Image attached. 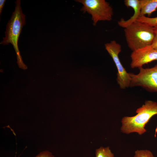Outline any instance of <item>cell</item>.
Returning <instances> with one entry per match:
<instances>
[{
  "instance_id": "5b68a950",
  "label": "cell",
  "mask_w": 157,
  "mask_h": 157,
  "mask_svg": "<svg viewBox=\"0 0 157 157\" xmlns=\"http://www.w3.org/2000/svg\"><path fill=\"white\" fill-rule=\"evenodd\" d=\"M137 74L129 73L130 87L139 86L151 92H157V65L150 68H138Z\"/></svg>"
},
{
  "instance_id": "52a82bcc",
  "label": "cell",
  "mask_w": 157,
  "mask_h": 157,
  "mask_svg": "<svg viewBox=\"0 0 157 157\" xmlns=\"http://www.w3.org/2000/svg\"><path fill=\"white\" fill-rule=\"evenodd\" d=\"M130 56L131 67L139 68L153 61H157V50L151 45L147 46L132 51Z\"/></svg>"
},
{
  "instance_id": "8fae6325",
  "label": "cell",
  "mask_w": 157,
  "mask_h": 157,
  "mask_svg": "<svg viewBox=\"0 0 157 157\" xmlns=\"http://www.w3.org/2000/svg\"><path fill=\"white\" fill-rule=\"evenodd\" d=\"M137 21L148 24L152 26L157 25V17H149L145 16L139 17Z\"/></svg>"
},
{
  "instance_id": "8992f818",
  "label": "cell",
  "mask_w": 157,
  "mask_h": 157,
  "mask_svg": "<svg viewBox=\"0 0 157 157\" xmlns=\"http://www.w3.org/2000/svg\"><path fill=\"white\" fill-rule=\"evenodd\" d=\"M106 50L112 58L117 70V81L121 89H125L130 86L131 78L122 65L119 54L121 51V46L115 41H111L105 44Z\"/></svg>"
},
{
  "instance_id": "7a4b0ae2",
  "label": "cell",
  "mask_w": 157,
  "mask_h": 157,
  "mask_svg": "<svg viewBox=\"0 0 157 157\" xmlns=\"http://www.w3.org/2000/svg\"><path fill=\"white\" fill-rule=\"evenodd\" d=\"M136 112L137 114L135 116H125L122 118L121 132L126 134L136 133L140 135L146 132L145 125L153 116L157 115V103L146 101Z\"/></svg>"
},
{
  "instance_id": "7c38bea8",
  "label": "cell",
  "mask_w": 157,
  "mask_h": 157,
  "mask_svg": "<svg viewBox=\"0 0 157 157\" xmlns=\"http://www.w3.org/2000/svg\"><path fill=\"white\" fill-rule=\"evenodd\" d=\"M134 157H154L152 153L148 150H137L135 152Z\"/></svg>"
},
{
  "instance_id": "30bf717a",
  "label": "cell",
  "mask_w": 157,
  "mask_h": 157,
  "mask_svg": "<svg viewBox=\"0 0 157 157\" xmlns=\"http://www.w3.org/2000/svg\"><path fill=\"white\" fill-rule=\"evenodd\" d=\"M96 157H114L109 147H101L95 151Z\"/></svg>"
},
{
  "instance_id": "277c9868",
  "label": "cell",
  "mask_w": 157,
  "mask_h": 157,
  "mask_svg": "<svg viewBox=\"0 0 157 157\" xmlns=\"http://www.w3.org/2000/svg\"><path fill=\"white\" fill-rule=\"evenodd\" d=\"M76 1L83 6L81 10L88 12L92 16L93 25L95 26L99 21L112 20L113 10L109 3L105 0H77Z\"/></svg>"
},
{
  "instance_id": "5bb4252c",
  "label": "cell",
  "mask_w": 157,
  "mask_h": 157,
  "mask_svg": "<svg viewBox=\"0 0 157 157\" xmlns=\"http://www.w3.org/2000/svg\"><path fill=\"white\" fill-rule=\"evenodd\" d=\"M154 37L151 46L154 49L157 50V25L154 26Z\"/></svg>"
},
{
  "instance_id": "6da1fadb",
  "label": "cell",
  "mask_w": 157,
  "mask_h": 157,
  "mask_svg": "<svg viewBox=\"0 0 157 157\" xmlns=\"http://www.w3.org/2000/svg\"><path fill=\"white\" fill-rule=\"evenodd\" d=\"M25 17L22 10L20 1L17 0L15 10L6 26L5 37L0 42L3 45L12 44L16 54L17 64L20 68L23 69H26L27 67L22 60L18 44L22 28L26 24Z\"/></svg>"
},
{
  "instance_id": "ba28073f",
  "label": "cell",
  "mask_w": 157,
  "mask_h": 157,
  "mask_svg": "<svg viewBox=\"0 0 157 157\" xmlns=\"http://www.w3.org/2000/svg\"><path fill=\"white\" fill-rule=\"evenodd\" d=\"M125 5L127 7H130L134 10V14L130 18L127 20L122 19L118 22L121 27L125 28L131 24L137 21L140 16L141 6L140 0H125Z\"/></svg>"
},
{
  "instance_id": "9a60e30c",
  "label": "cell",
  "mask_w": 157,
  "mask_h": 157,
  "mask_svg": "<svg viewBox=\"0 0 157 157\" xmlns=\"http://www.w3.org/2000/svg\"><path fill=\"white\" fill-rule=\"evenodd\" d=\"M6 1L5 0H0V15H1L2 12Z\"/></svg>"
},
{
  "instance_id": "3957f363",
  "label": "cell",
  "mask_w": 157,
  "mask_h": 157,
  "mask_svg": "<svg viewBox=\"0 0 157 157\" xmlns=\"http://www.w3.org/2000/svg\"><path fill=\"white\" fill-rule=\"evenodd\" d=\"M129 47L132 51L151 45L154 37V27L137 21L124 28Z\"/></svg>"
},
{
  "instance_id": "9c48e42d",
  "label": "cell",
  "mask_w": 157,
  "mask_h": 157,
  "mask_svg": "<svg viewBox=\"0 0 157 157\" xmlns=\"http://www.w3.org/2000/svg\"><path fill=\"white\" fill-rule=\"evenodd\" d=\"M140 16H145L146 15L150 16L157 9V0H140Z\"/></svg>"
},
{
  "instance_id": "4fadbf2b",
  "label": "cell",
  "mask_w": 157,
  "mask_h": 157,
  "mask_svg": "<svg viewBox=\"0 0 157 157\" xmlns=\"http://www.w3.org/2000/svg\"><path fill=\"white\" fill-rule=\"evenodd\" d=\"M35 157H55L52 153L48 151H42Z\"/></svg>"
}]
</instances>
